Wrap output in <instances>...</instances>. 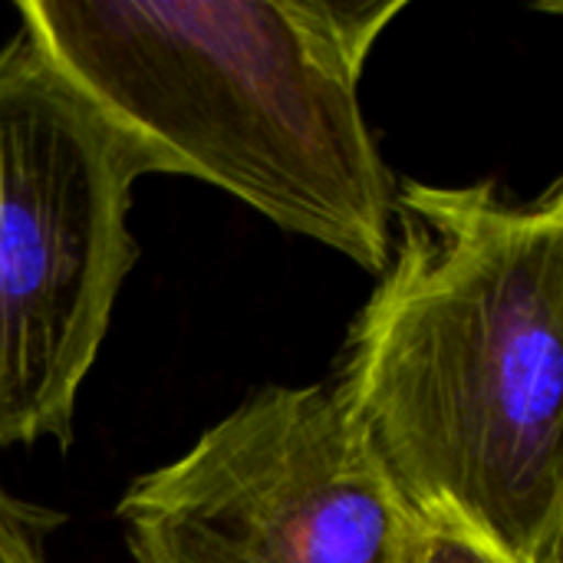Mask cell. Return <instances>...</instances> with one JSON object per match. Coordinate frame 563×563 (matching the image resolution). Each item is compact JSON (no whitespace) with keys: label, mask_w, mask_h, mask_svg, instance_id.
Listing matches in <instances>:
<instances>
[{"label":"cell","mask_w":563,"mask_h":563,"mask_svg":"<svg viewBox=\"0 0 563 563\" xmlns=\"http://www.w3.org/2000/svg\"><path fill=\"white\" fill-rule=\"evenodd\" d=\"M327 386L409 515L561 563V178L531 201L399 181L389 261Z\"/></svg>","instance_id":"obj_1"},{"label":"cell","mask_w":563,"mask_h":563,"mask_svg":"<svg viewBox=\"0 0 563 563\" xmlns=\"http://www.w3.org/2000/svg\"><path fill=\"white\" fill-rule=\"evenodd\" d=\"M409 0H23L46 53L168 162L366 274L396 178L360 82Z\"/></svg>","instance_id":"obj_2"},{"label":"cell","mask_w":563,"mask_h":563,"mask_svg":"<svg viewBox=\"0 0 563 563\" xmlns=\"http://www.w3.org/2000/svg\"><path fill=\"white\" fill-rule=\"evenodd\" d=\"M168 175L20 26L0 46V449L69 445L139 244L132 185Z\"/></svg>","instance_id":"obj_3"},{"label":"cell","mask_w":563,"mask_h":563,"mask_svg":"<svg viewBox=\"0 0 563 563\" xmlns=\"http://www.w3.org/2000/svg\"><path fill=\"white\" fill-rule=\"evenodd\" d=\"M115 518L135 563H393L409 525L327 383L251 393Z\"/></svg>","instance_id":"obj_4"},{"label":"cell","mask_w":563,"mask_h":563,"mask_svg":"<svg viewBox=\"0 0 563 563\" xmlns=\"http://www.w3.org/2000/svg\"><path fill=\"white\" fill-rule=\"evenodd\" d=\"M393 563H515L485 534L445 511L409 515Z\"/></svg>","instance_id":"obj_5"},{"label":"cell","mask_w":563,"mask_h":563,"mask_svg":"<svg viewBox=\"0 0 563 563\" xmlns=\"http://www.w3.org/2000/svg\"><path fill=\"white\" fill-rule=\"evenodd\" d=\"M63 521L59 511L20 501L0 485V563H46L43 541Z\"/></svg>","instance_id":"obj_6"}]
</instances>
